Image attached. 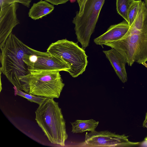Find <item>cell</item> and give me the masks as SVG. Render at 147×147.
<instances>
[{
    "label": "cell",
    "instance_id": "6da1fadb",
    "mask_svg": "<svg viewBox=\"0 0 147 147\" xmlns=\"http://www.w3.org/2000/svg\"><path fill=\"white\" fill-rule=\"evenodd\" d=\"M104 45L117 51L129 66L136 62L147 68V8L144 2L141 1L138 14L124 36Z\"/></svg>",
    "mask_w": 147,
    "mask_h": 147
},
{
    "label": "cell",
    "instance_id": "7a4b0ae2",
    "mask_svg": "<svg viewBox=\"0 0 147 147\" xmlns=\"http://www.w3.org/2000/svg\"><path fill=\"white\" fill-rule=\"evenodd\" d=\"M29 47L11 33L1 49L0 71L20 90L22 82L30 72L23 60Z\"/></svg>",
    "mask_w": 147,
    "mask_h": 147
},
{
    "label": "cell",
    "instance_id": "3957f363",
    "mask_svg": "<svg viewBox=\"0 0 147 147\" xmlns=\"http://www.w3.org/2000/svg\"><path fill=\"white\" fill-rule=\"evenodd\" d=\"M35 119L45 135L52 144L65 146L68 137L66 122L58 102L47 98L35 111Z\"/></svg>",
    "mask_w": 147,
    "mask_h": 147
},
{
    "label": "cell",
    "instance_id": "277c9868",
    "mask_svg": "<svg viewBox=\"0 0 147 147\" xmlns=\"http://www.w3.org/2000/svg\"><path fill=\"white\" fill-rule=\"evenodd\" d=\"M22 81L21 90L48 98H59L65 86L59 71H30Z\"/></svg>",
    "mask_w": 147,
    "mask_h": 147
},
{
    "label": "cell",
    "instance_id": "5b68a950",
    "mask_svg": "<svg viewBox=\"0 0 147 147\" xmlns=\"http://www.w3.org/2000/svg\"><path fill=\"white\" fill-rule=\"evenodd\" d=\"M105 0H81L79 10L72 20L78 40L84 50L89 45Z\"/></svg>",
    "mask_w": 147,
    "mask_h": 147
},
{
    "label": "cell",
    "instance_id": "8992f818",
    "mask_svg": "<svg viewBox=\"0 0 147 147\" xmlns=\"http://www.w3.org/2000/svg\"><path fill=\"white\" fill-rule=\"evenodd\" d=\"M47 52L59 57L66 61L70 67L68 72L73 78L77 77L85 70L88 63V56L77 43L66 39L59 40L50 45Z\"/></svg>",
    "mask_w": 147,
    "mask_h": 147
},
{
    "label": "cell",
    "instance_id": "52a82bcc",
    "mask_svg": "<svg viewBox=\"0 0 147 147\" xmlns=\"http://www.w3.org/2000/svg\"><path fill=\"white\" fill-rule=\"evenodd\" d=\"M23 60L29 71H65L70 69L69 64L62 58L29 47Z\"/></svg>",
    "mask_w": 147,
    "mask_h": 147
},
{
    "label": "cell",
    "instance_id": "ba28073f",
    "mask_svg": "<svg viewBox=\"0 0 147 147\" xmlns=\"http://www.w3.org/2000/svg\"><path fill=\"white\" fill-rule=\"evenodd\" d=\"M128 136L120 135L108 130L95 131L85 134V144L90 147H131L139 144L128 139Z\"/></svg>",
    "mask_w": 147,
    "mask_h": 147
},
{
    "label": "cell",
    "instance_id": "9c48e42d",
    "mask_svg": "<svg viewBox=\"0 0 147 147\" xmlns=\"http://www.w3.org/2000/svg\"><path fill=\"white\" fill-rule=\"evenodd\" d=\"M18 3L1 7L0 12V48L4 45L12 30L20 23L16 14L18 8Z\"/></svg>",
    "mask_w": 147,
    "mask_h": 147
},
{
    "label": "cell",
    "instance_id": "30bf717a",
    "mask_svg": "<svg viewBox=\"0 0 147 147\" xmlns=\"http://www.w3.org/2000/svg\"><path fill=\"white\" fill-rule=\"evenodd\" d=\"M130 27L126 20L116 24L111 25L107 31L94 40L97 45L105 44L118 40L126 33Z\"/></svg>",
    "mask_w": 147,
    "mask_h": 147
},
{
    "label": "cell",
    "instance_id": "8fae6325",
    "mask_svg": "<svg viewBox=\"0 0 147 147\" xmlns=\"http://www.w3.org/2000/svg\"><path fill=\"white\" fill-rule=\"evenodd\" d=\"M103 52L121 81L123 83L126 82L127 78L125 65L127 62L125 58L117 51L112 48Z\"/></svg>",
    "mask_w": 147,
    "mask_h": 147
},
{
    "label": "cell",
    "instance_id": "7c38bea8",
    "mask_svg": "<svg viewBox=\"0 0 147 147\" xmlns=\"http://www.w3.org/2000/svg\"><path fill=\"white\" fill-rule=\"evenodd\" d=\"M53 5L46 1L41 0L36 3H34L30 9L29 16L34 20L42 18L50 13L54 10Z\"/></svg>",
    "mask_w": 147,
    "mask_h": 147
},
{
    "label": "cell",
    "instance_id": "4fadbf2b",
    "mask_svg": "<svg viewBox=\"0 0 147 147\" xmlns=\"http://www.w3.org/2000/svg\"><path fill=\"white\" fill-rule=\"evenodd\" d=\"M70 123L72 126V132L77 133L86 131H95L99 122L91 119L87 120H76L74 122Z\"/></svg>",
    "mask_w": 147,
    "mask_h": 147
},
{
    "label": "cell",
    "instance_id": "5bb4252c",
    "mask_svg": "<svg viewBox=\"0 0 147 147\" xmlns=\"http://www.w3.org/2000/svg\"><path fill=\"white\" fill-rule=\"evenodd\" d=\"M134 0H116V10L117 13L127 22L129 8Z\"/></svg>",
    "mask_w": 147,
    "mask_h": 147
},
{
    "label": "cell",
    "instance_id": "9a60e30c",
    "mask_svg": "<svg viewBox=\"0 0 147 147\" xmlns=\"http://www.w3.org/2000/svg\"><path fill=\"white\" fill-rule=\"evenodd\" d=\"M13 88L15 90V94L18 95L21 97L25 98L31 102H34L37 103L38 105L41 104L47 98L37 96L28 94L24 92L22 90L18 89L15 86Z\"/></svg>",
    "mask_w": 147,
    "mask_h": 147
},
{
    "label": "cell",
    "instance_id": "2e32d148",
    "mask_svg": "<svg viewBox=\"0 0 147 147\" xmlns=\"http://www.w3.org/2000/svg\"><path fill=\"white\" fill-rule=\"evenodd\" d=\"M141 0H134L129 9L127 13V23L130 26L134 21L138 13Z\"/></svg>",
    "mask_w": 147,
    "mask_h": 147
},
{
    "label": "cell",
    "instance_id": "e0dca14e",
    "mask_svg": "<svg viewBox=\"0 0 147 147\" xmlns=\"http://www.w3.org/2000/svg\"><path fill=\"white\" fill-rule=\"evenodd\" d=\"M32 0H0V7L15 3H20L29 7Z\"/></svg>",
    "mask_w": 147,
    "mask_h": 147
},
{
    "label": "cell",
    "instance_id": "ac0fdd59",
    "mask_svg": "<svg viewBox=\"0 0 147 147\" xmlns=\"http://www.w3.org/2000/svg\"><path fill=\"white\" fill-rule=\"evenodd\" d=\"M50 2L53 5H57L65 3L69 0H45Z\"/></svg>",
    "mask_w": 147,
    "mask_h": 147
},
{
    "label": "cell",
    "instance_id": "d6986e66",
    "mask_svg": "<svg viewBox=\"0 0 147 147\" xmlns=\"http://www.w3.org/2000/svg\"><path fill=\"white\" fill-rule=\"evenodd\" d=\"M143 127L147 128V112L146 113L145 119L143 123Z\"/></svg>",
    "mask_w": 147,
    "mask_h": 147
},
{
    "label": "cell",
    "instance_id": "ffe728a7",
    "mask_svg": "<svg viewBox=\"0 0 147 147\" xmlns=\"http://www.w3.org/2000/svg\"><path fill=\"white\" fill-rule=\"evenodd\" d=\"M146 8H147V0H144V2Z\"/></svg>",
    "mask_w": 147,
    "mask_h": 147
},
{
    "label": "cell",
    "instance_id": "44dd1931",
    "mask_svg": "<svg viewBox=\"0 0 147 147\" xmlns=\"http://www.w3.org/2000/svg\"><path fill=\"white\" fill-rule=\"evenodd\" d=\"M78 2H79V1H80L81 0H76Z\"/></svg>",
    "mask_w": 147,
    "mask_h": 147
},
{
    "label": "cell",
    "instance_id": "7402d4cb",
    "mask_svg": "<svg viewBox=\"0 0 147 147\" xmlns=\"http://www.w3.org/2000/svg\"><path fill=\"white\" fill-rule=\"evenodd\" d=\"M145 140H146L147 142V137L145 138Z\"/></svg>",
    "mask_w": 147,
    "mask_h": 147
}]
</instances>
